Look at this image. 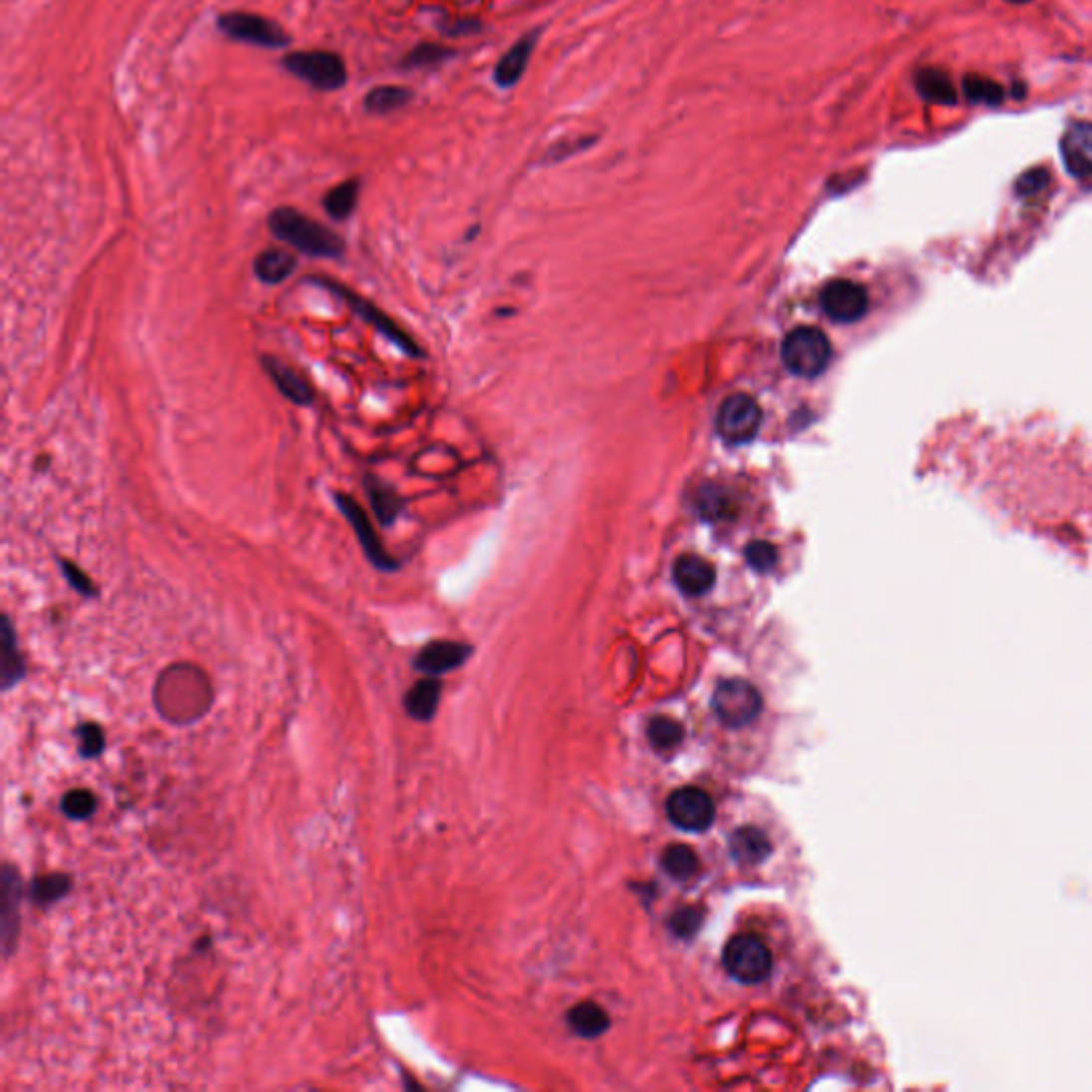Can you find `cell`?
<instances>
[{
	"label": "cell",
	"instance_id": "obj_13",
	"mask_svg": "<svg viewBox=\"0 0 1092 1092\" xmlns=\"http://www.w3.org/2000/svg\"><path fill=\"white\" fill-rule=\"evenodd\" d=\"M1060 154L1069 174L1078 180L1092 178V124L1073 122L1060 139Z\"/></svg>",
	"mask_w": 1092,
	"mask_h": 1092
},
{
	"label": "cell",
	"instance_id": "obj_12",
	"mask_svg": "<svg viewBox=\"0 0 1092 1092\" xmlns=\"http://www.w3.org/2000/svg\"><path fill=\"white\" fill-rule=\"evenodd\" d=\"M821 309L834 322H855L868 309V292L851 279H834L821 290Z\"/></svg>",
	"mask_w": 1092,
	"mask_h": 1092
},
{
	"label": "cell",
	"instance_id": "obj_1",
	"mask_svg": "<svg viewBox=\"0 0 1092 1092\" xmlns=\"http://www.w3.org/2000/svg\"><path fill=\"white\" fill-rule=\"evenodd\" d=\"M154 700L156 709L169 722L189 724L208 711L212 692L203 670L189 664H176L167 668L156 683Z\"/></svg>",
	"mask_w": 1092,
	"mask_h": 1092
},
{
	"label": "cell",
	"instance_id": "obj_34",
	"mask_svg": "<svg viewBox=\"0 0 1092 1092\" xmlns=\"http://www.w3.org/2000/svg\"><path fill=\"white\" fill-rule=\"evenodd\" d=\"M596 142H598V137H594V135L566 139V142H559V144H555V146H551L549 150H546L542 165H555V163L566 161V159H570V156L591 148Z\"/></svg>",
	"mask_w": 1092,
	"mask_h": 1092
},
{
	"label": "cell",
	"instance_id": "obj_24",
	"mask_svg": "<svg viewBox=\"0 0 1092 1092\" xmlns=\"http://www.w3.org/2000/svg\"><path fill=\"white\" fill-rule=\"evenodd\" d=\"M412 97H414L412 90L408 88L378 86L367 92L363 105H365V112L371 116H386V114L399 112L401 107H405L412 101Z\"/></svg>",
	"mask_w": 1092,
	"mask_h": 1092
},
{
	"label": "cell",
	"instance_id": "obj_32",
	"mask_svg": "<svg viewBox=\"0 0 1092 1092\" xmlns=\"http://www.w3.org/2000/svg\"><path fill=\"white\" fill-rule=\"evenodd\" d=\"M647 737L655 749H673L683 741V726L668 717H655L647 728Z\"/></svg>",
	"mask_w": 1092,
	"mask_h": 1092
},
{
	"label": "cell",
	"instance_id": "obj_41",
	"mask_svg": "<svg viewBox=\"0 0 1092 1092\" xmlns=\"http://www.w3.org/2000/svg\"><path fill=\"white\" fill-rule=\"evenodd\" d=\"M1007 3H1011V5H1026V3H1031V0H1007Z\"/></svg>",
	"mask_w": 1092,
	"mask_h": 1092
},
{
	"label": "cell",
	"instance_id": "obj_16",
	"mask_svg": "<svg viewBox=\"0 0 1092 1092\" xmlns=\"http://www.w3.org/2000/svg\"><path fill=\"white\" fill-rule=\"evenodd\" d=\"M675 583L685 596H705L715 585V568L698 555H683L675 564Z\"/></svg>",
	"mask_w": 1092,
	"mask_h": 1092
},
{
	"label": "cell",
	"instance_id": "obj_7",
	"mask_svg": "<svg viewBox=\"0 0 1092 1092\" xmlns=\"http://www.w3.org/2000/svg\"><path fill=\"white\" fill-rule=\"evenodd\" d=\"M218 28H221L223 33L233 41L259 45V48H268V50H282L290 43V37L284 33L282 26L257 13H246V11L223 13L221 18H218Z\"/></svg>",
	"mask_w": 1092,
	"mask_h": 1092
},
{
	"label": "cell",
	"instance_id": "obj_6",
	"mask_svg": "<svg viewBox=\"0 0 1092 1092\" xmlns=\"http://www.w3.org/2000/svg\"><path fill=\"white\" fill-rule=\"evenodd\" d=\"M724 966L741 984H760L771 975L773 956L754 934H737L724 949Z\"/></svg>",
	"mask_w": 1092,
	"mask_h": 1092
},
{
	"label": "cell",
	"instance_id": "obj_30",
	"mask_svg": "<svg viewBox=\"0 0 1092 1092\" xmlns=\"http://www.w3.org/2000/svg\"><path fill=\"white\" fill-rule=\"evenodd\" d=\"M69 890H71V877L67 875V872H48V875H41L33 881L30 896H33V900L41 904V907H45V904H52L60 898H65Z\"/></svg>",
	"mask_w": 1092,
	"mask_h": 1092
},
{
	"label": "cell",
	"instance_id": "obj_4",
	"mask_svg": "<svg viewBox=\"0 0 1092 1092\" xmlns=\"http://www.w3.org/2000/svg\"><path fill=\"white\" fill-rule=\"evenodd\" d=\"M782 358L794 376L816 378L828 367L830 341L816 326H799L786 337Z\"/></svg>",
	"mask_w": 1092,
	"mask_h": 1092
},
{
	"label": "cell",
	"instance_id": "obj_23",
	"mask_svg": "<svg viewBox=\"0 0 1092 1092\" xmlns=\"http://www.w3.org/2000/svg\"><path fill=\"white\" fill-rule=\"evenodd\" d=\"M730 849H732V855H735L739 862L758 864V862L764 860V857H769L771 843H769V838L764 836L760 830L741 828V830H737L735 834H732Z\"/></svg>",
	"mask_w": 1092,
	"mask_h": 1092
},
{
	"label": "cell",
	"instance_id": "obj_39",
	"mask_svg": "<svg viewBox=\"0 0 1092 1092\" xmlns=\"http://www.w3.org/2000/svg\"><path fill=\"white\" fill-rule=\"evenodd\" d=\"M747 557L752 561V566L758 570H771L775 566V551L767 542H756L747 549Z\"/></svg>",
	"mask_w": 1092,
	"mask_h": 1092
},
{
	"label": "cell",
	"instance_id": "obj_25",
	"mask_svg": "<svg viewBox=\"0 0 1092 1092\" xmlns=\"http://www.w3.org/2000/svg\"><path fill=\"white\" fill-rule=\"evenodd\" d=\"M26 666L22 660V653L18 649V638H15L13 626L9 617L3 619V690H11L15 683L24 679Z\"/></svg>",
	"mask_w": 1092,
	"mask_h": 1092
},
{
	"label": "cell",
	"instance_id": "obj_14",
	"mask_svg": "<svg viewBox=\"0 0 1092 1092\" xmlns=\"http://www.w3.org/2000/svg\"><path fill=\"white\" fill-rule=\"evenodd\" d=\"M470 653L472 649L467 645L452 643V641H435L420 649V653L414 658V668L429 677H438L459 668L467 658H470Z\"/></svg>",
	"mask_w": 1092,
	"mask_h": 1092
},
{
	"label": "cell",
	"instance_id": "obj_33",
	"mask_svg": "<svg viewBox=\"0 0 1092 1092\" xmlns=\"http://www.w3.org/2000/svg\"><path fill=\"white\" fill-rule=\"evenodd\" d=\"M99 801L90 790H71L62 799V814L69 819H88L97 814Z\"/></svg>",
	"mask_w": 1092,
	"mask_h": 1092
},
{
	"label": "cell",
	"instance_id": "obj_17",
	"mask_svg": "<svg viewBox=\"0 0 1092 1092\" xmlns=\"http://www.w3.org/2000/svg\"><path fill=\"white\" fill-rule=\"evenodd\" d=\"M263 369L268 371V376L277 386V391L282 393L288 401L297 405H309L311 401H314V391H311L307 380L299 371H294L292 367L279 361V358L263 356Z\"/></svg>",
	"mask_w": 1092,
	"mask_h": 1092
},
{
	"label": "cell",
	"instance_id": "obj_26",
	"mask_svg": "<svg viewBox=\"0 0 1092 1092\" xmlns=\"http://www.w3.org/2000/svg\"><path fill=\"white\" fill-rule=\"evenodd\" d=\"M570 1026L576 1033L587 1039L600 1037L608 1028V1016L606 1011L600 1009L596 1003H581L570 1011Z\"/></svg>",
	"mask_w": 1092,
	"mask_h": 1092
},
{
	"label": "cell",
	"instance_id": "obj_21",
	"mask_svg": "<svg viewBox=\"0 0 1092 1092\" xmlns=\"http://www.w3.org/2000/svg\"><path fill=\"white\" fill-rule=\"evenodd\" d=\"M297 268V259L282 248H268L255 261V273L265 284H279Z\"/></svg>",
	"mask_w": 1092,
	"mask_h": 1092
},
{
	"label": "cell",
	"instance_id": "obj_40",
	"mask_svg": "<svg viewBox=\"0 0 1092 1092\" xmlns=\"http://www.w3.org/2000/svg\"><path fill=\"white\" fill-rule=\"evenodd\" d=\"M480 28H482V24H480L478 20H472V18H457V20L444 22V24H442V33H446V35H450V37H467V35H476Z\"/></svg>",
	"mask_w": 1092,
	"mask_h": 1092
},
{
	"label": "cell",
	"instance_id": "obj_31",
	"mask_svg": "<svg viewBox=\"0 0 1092 1092\" xmlns=\"http://www.w3.org/2000/svg\"><path fill=\"white\" fill-rule=\"evenodd\" d=\"M455 54H457L455 50L444 48V45L423 43V45H416L414 50L405 54L399 65L401 69H431V67L444 65L446 60L455 58Z\"/></svg>",
	"mask_w": 1092,
	"mask_h": 1092
},
{
	"label": "cell",
	"instance_id": "obj_11",
	"mask_svg": "<svg viewBox=\"0 0 1092 1092\" xmlns=\"http://www.w3.org/2000/svg\"><path fill=\"white\" fill-rule=\"evenodd\" d=\"M335 504H337L339 512L348 519L350 527L354 529L358 544H361V549H363V553L367 555V559L371 561V564L376 566L378 570H384V572L397 570V561L393 559V555L386 553L384 544L380 542L376 529H373L371 521L367 519L365 510L358 506L354 499L346 493H337L335 495Z\"/></svg>",
	"mask_w": 1092,
	"mask_h": 1092
},
{
	"label": "cell",
	"instance_id": "obj_20",
	"mask_svg": "<svg viewBox=\"0 0 1092 1092\" xmlns=\"http://www.w3.org/2000/svg\"><path fill=\"white\" fill-rule=\"evenodd\" d=\"M3 941L5 954H11L15 937H18V917H20V879L13 868L7 866L3 875Z\"/></svg>",
	"mask_w": 1092,
	"mask_h": 1092
},
{
	"label": "cell",
	"instance_id": "obj_22",
	"mask_svg": "<svg viewBox=\"0 0 1092 1092\" xmlns=\"http://www.w3.org/2000/svg\"><path fill=\"white\" fill-rule=\"evenodd\" d=\"M365 491H367L371 508H373V512H376L378 521L382 525L395 523V519L399 517V512H401V499L397 497L395 489L391 485H386V482H382L380 478L367 476L365 478Z\"/></svg>",
	"mask_w": 1092,
	"mask_h": 1092
},
{
	"label": "cell",
	"instance_id": "obj_19",
	"mask_svg": "<svg viewBox=\"0 0 1092 1092\" xmlns=\"http://www.w3.org/2000/svg\"><path fill=\"white\" fill-rule=\"evenodd\" d=\"M442 685L438 679H423L405 694V713L416 722H429L438 711Z\"/></svg>",
	"mask_w": 1092,
	"mask_h": 1092
},
{
	"label": "cell",
	"instance_id": "obj_9",
	"mask_svg": "<svg viewBox=\"0 0 1092 1092\" xmlns=\"http://www.w3.org/2000/svg\"><path fill=\"white\" fill-rule=\"evenodd\" d=\"M668 818L685 832H705L715 819V803L700 788H681L668 799Z\"/></svg>",
	"mask_w": 1092,
	"mask_h": 1092
},
{
	"label": "cell",
	"instance_id": "obj_35",
	"mask_svg": "<svg viewBox=\"0 0 1092 1092\" xmlns=\"http://www.w3.org/2000/svg\"><path fill=\"white\" fill-rule=\"evenodd\" d=\"M77 739H80V752H82L84 758H97L103 752V747H105V737H103V730H101L99 724L82 726Z\"/></svg>",
	"mask_w": 1092,
	"mask_h": 1092
},
{
	"label": "cell",
	"instance_id": "obj_18",
	"mask_svg": "<svg viewBox=\"0 0 1092 1092\" xmlns=\"http://www.w3.org/2000/svg\"><path fill=\"white\" fill-rule=\"evenodd\" d=\"M913 82H915L917 95L922 99H926L928 103L954 105L958 101V92H956L954 82H951V77L941 69H934V67L919 69L915 73Z\"/></svg>",
	"mask_w": 1092,
	"mask_h": 1092
},
{
	"label": "cell",
	"instance_id": "obj_10",
	"mask_svg": "<svg viewBox=\"0 0 1092 1092\" xmlns=\"http://www.w3.org/2000/svg\"><path fill=\"white\" fill-rule=\"evenodd\" d=\"M762 410L754 397L749 395H732L728 397L720 412H717V431L722 438L730 444H743L752 440L756 431L760 429Z\"/></svg>",
	"mask_w": 1092,
	"mask_h": 1092
},
{
	"label": "cell",
	"instance_id": "obj_36",
	"mask_svg": "<svg viewBox=\"0 0 1092 1092\" xmlns=\"http://www.w3.org/2000/svg\"><path fill=\"white\" fill-rule=\"evenodd\" d=\"M60 566H62V572H65V579L71 583V587H73L75 591H80L82 596H88V598H90V596H97V587H95V583H92V581L88 579V576H86V572H82L80 568H77V566L73 564V561L62 559V561H60Z\"/></svg>",
	"mask_w": 1092,
	"mask_h": 1092
},
{
	"label": "cell",
	"instance_id": "obj_3",
	"mask_svg": "<svg viewBox=\"0 0 1092 1092\" xmlns=\"http://www.w3.org/2000/svg\"><path fill=\"white\" fill-rule=\"evenodd\" d=\"M282 67L305 82L314 90L335 92L344 88L348 82V71L344 60L335 52L311 50V52H290L282 58Z\"/></svg>",
	"mask_w": 1092,
	"mask_h": 1092
},
{
	"label": "cell",
	"instance_id": "obj_29",
	"mask_svg": "<svg viewBox=\"0 0 1092 1092\" xmlns=\"http://www.w3.org/2000/svg\"><path fill=\"white\" fill-rule=\"evenodd\" d=\"M962 92L973 105H1001L1005 101V88L988 77L966 75L962 80Z\"/></svg>",
	"mask_w": 1092,
	"mask_h": 1092
},
{
	"label": "cell",
	"instance_id": "obj_8",
	"mask_svg": "<svg viewBox=\"0 0 1092 1092\" xmlns=\"http://www.w3.org/2000/svg\"><path fill=\"white\" fill-rule=\"evenodd\" d=\"M713 711L722 724L743 728L756 722V717L762 713V696L747 681H724L713 694Z\"/></svg>",
	"mask_w": 1092,
	"mask_h": 1092
},
{
	"label": "cell",
	"instance_id": "obj_27",
	"mask_svg": "<svg viewBox=\"0 0 1092 1092\" xmlns=\"http://www.w3.org/2000/svg\"><path fill=\"white\" fill-rule=\"evenodd\" d=\"M356 199H358V182L348 180V182L337 184L335 189L326 193L322 199V206L333 221H346L356 208Z\"/></svg>",
	"mask_w": 1092,
	"mask_h": 1092
},
{
	"label": "cell",
	"instance_id": "obj_28",
	"mask_svg": "<svg viewBox=\"0 0 1092 1092\" xmlns=\"http://www.w3.org/2000/svg\"><path fill=\"white\" fill-rule=\"evenodd\" d=\"M662 866L664 870L668 872L670 877L675 879H690L694 877L698 868H700V860L698 855L692 847L688 845H670L666 847L664 855H662Z\"/></svg>",
	"mask_w": 1092,
	"mask_h": 1092
},
{
	"label": "cell",
	"instance_id": "obj_15",
	"mask_svg": "<svg viewBox=\"0 0 1092 1092\" xmlns=\"http://www.w3.org/2000/svg\"><path fill=\"white\" fill-rule=\"evenodd\" d=\"M538 35H540L538 30H532V33L521 37L502 58L497 60V65L493 69V82L499 88L508 90L512 86H517V82L525 75L529 60H532L534 48L538 43Z\"/></svg>",
	"mask_w": 1092,
	"mask_h": 1092
},
{
	"label": "cell",
	"instance_id": "obj_5",
	"mask_svg": "<svg viewBox=\"0 0 1092 1092\" xmlns=\"http://www.w3.org/2000/svg\"><path fill=\"white\" fill-rule=\"evenodd\" d=\"M311 282H316L318 286L331 290L333 294H337V297L344 301L356 316H361L367 324H371L373 329L380 331L388 341H393V344L397 348H401L405 354L410 356H420L418 352V346L412 341V337L405 333L401 326L391 318L386 316L384 311L380 307H376L373 303H369L365 297H361V294H356L354 290L346 288L344 284L339 282H333V279L329 277H311Z\"/></svg>",
	"mask_w": 1092,
	"mask_h": 1092
},
{
	"label": "cell",
	"instance_id": "obj_38",
	"mask_svg": "<svg viewBox=\"0 0 1092 1092\" xmlns=\"http://www.w3.org/2000/svg\"><path fill=\"white\" fill-rule=\"evenodd\" d=\"M702 924V911L698 909H683L673 917V928L681 937H692V934Z\"/></svg>",
	"mask_w": 1092,
	"mask_h": 1092
},
{
	"label": "cell",
	"instance_id": "obj_2",
	"mask_svg": "<svg viewBox=\"0 0 1092 1092\" xmlns=\"http://www.w3.org/2000/svg\"><path fill=\"white\" fill-rule=\"evenodd\" d=\"M268 223L279 242L292 246L303 255L318 259H339L344 255V242L331 229L311 221L297 210L277 208L270 214Z\"/></svg>",
	"mask_w": 1092,
	"mask_h": 1092
},
{
	"label": "cell",
	"instance_id": "obj_37",
	"mask_svg": "<svg viewBox=\"0 0 1092 1092\" xmlns=\"http://www.w3.org/2000/svg\"><path fill=\"white\" fill-rule=\"evenodd\" d=\"M1048 182H1050L1048 169H1031V171H1026L1024 176H1020V180L1016 182V191H1018V195L1031 197V195L1041 193L1045 186H1048Z\"/></svg>",
	"mask_w": 1092,
	"mask_h": 1092
}]
</instances>
